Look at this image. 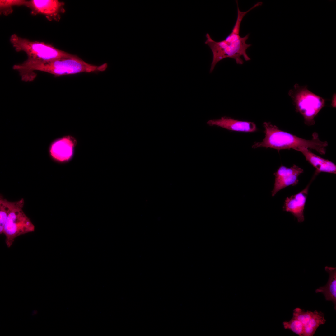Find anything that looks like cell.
<instances>
[{"mask_svg": "<svg viewBox=\"0 0 336 336\" xmlns=\"http://www.w3.org/2000/svg\"><path fill=\"white\" fill-rule=\"evenodd\" d=\"M237 6L236 20L231 32L223 40L219 41L214 40L208 33L206 35V40L205 44L211 49L213 54L210 72H212L217 64L222 60L230 58L235 60L239 65L244 63L242 57L245 61L250 60V58L246 53V50L251 44H247L246 41L248 39L249 34L245 36H240V34L241 22L245 16L253 9L261 6L263 2H259L245 11H241L239 8L238 1H236Z\"/></svg>", "mask_w": 336, "mask_h": 336, "instance_id": "6da1fadb", "label": "cell"}, {"mask_svg": "<svg viewBox=\"0 0 336 336\" xmlns=\"http://www.w3.org/2000/svg\"><path fill=\"white\" fill-rule=\"evenodd\" d=\"M263 125L265 137L262 142H255L252 146L253 148H270L279 152L281 150L291 149L296 151L300 147H305L315 150L321 155L326 153L328 142L321 141L317 132H314L312 139L308 140L282 130L270 122H265Z\"/></svg>", "mask_w": 336, "mask_h": 336, "instance_id": "7a4b0ae2", "label": "cell"}, {"mask_svg": "<svg viewBox=\"0 0 336 336\" xmlns=\"http://www.w3.org/2000/svg\"><path fill=\"white\" fill-rule=\"evenodd\" d=\"M10 41L17 52L24 51L27 59L22 63L14 65L13 69L18 72L33 66L75 55L55 48L43 42L32 41L22 38L15 34H12Z\"/></svg>", "mask_w": 336, "mask_h": 336, "instance_id": "3957f363", "label": "cell"}, {"mask_svg": "<svg viewBox=\"0 0 336 336\" xmlns=\"http://www.w3.org/2000/svg\"><path fill=\"white\" fill-rule=\"evenodd\" d=\"M107 67L106 63L100 66L90 64L75 55L72 57L61 58L33 66L26 70L25 74L29 77H34L36 76L35 72L39 71L58 77L82 72L103 71Z\"/></svg>", "mask_w": 336, "mask_h": 336, "instance_id": "277c9868", "label": "cell"}, {"mask_svg": "<svg viewBox=\"0 0 336 336\" xmlns=\"http://www.w3.org/2000/svg\"><path fill=\"white\" fill-rule=\"evenodd\" d=\"M288 95L293 101L296 111L303 117L304 123L310 126L315 124V117L325 106L326 100L309 90L307 85L296 84Z\"/></svg>", "mask_w": 336, "mask_h": 336, "instance_id": "5b68a950", "label": "cell"}, {"mask_svg": "<svg viewBox=\"0 0 336 336\" xmlns=\"http://www.w3.org/2000/svg\"><path fill=\"white\" fill-rule=\"evenodd\" d=\"M35 230V226L22 208L14 210L8 216L3 228V234L6 237L7 247H10L18 236L34 231Z\"/></svg>", "mask_w": 336, "mask_h": 336, "instance_id": "8992f818", "label": "cell"}, {"mask_svg": "<svg viewBox=\"0 0 336 336\" xmlns=\"http://www.w3.org/2000/svg\"><path fill=\"white\" fill-rule=\"evenodd\" d=\"M64 3L57 0L26 1L25 6L31 10V14L45 16L49 20L59 19L60 14L64 12Z\"/></svg>", "mask_w": 336, "mask_h": 336, "instance_id": "52a82bcc", "label": "cell"}, {"mask_svg": "<svg viewBox=\"0 0 336 336\" xmlns=\"http://www.w3.org/2000/svg\"><path fill=\"white\" fill-rule=\"evenodd\" d=\"M303 172L302 169L295 164L290 168L282 164L274 173L275 179L272 196H274L279 191L287 186L297 184L298 176Z\"/></svg>", "mask_w": 336, "mask_h": 336, "instance_id": "ba28073f", "label": "cell"}, {"mask_svg": "<svg viewBox=\"0 0 336 336\" xmlns=\"http://www.w3.org/2000/svg\"><path fill=\"white\" fill-rule=\"evenodd\" d=\"M76 144V140L73 137H63L51 143L49 148V154L53 159L57 162H68L73 157Z\"/></svg>", "mask_w": 336, "mask_h": 336, "instance_id": "9c48e42d", "label": "cell"}, {"mask_svg": "<svg viewBox=\"0 0 336 336\" xmlns=\"http://www.w3.org/2000/svg\"><path fill=\"white\" fill-rule=\"evenodd\" d=\"M314 179L313 177L310 182L302 190L290 197H287L285 200L283 210L290 212L297 218L298 222H303L304 220V210L309 188Z\"/></svg>", "mask_w": 336, "mask_h": 336, "instance_id": "30bf717a", "label": "cell"}, {"mask_svg": "<svg viewBox=\"0 0 336 336\" xmlns=\"http://www.w3.org/2000/svg\"><path fill=\"white\" fill-rule=\"evenodd\" d=\"M207 124L211 126H217L229 130L240 132H253L257 130L254 122L239 120L226 116L218 119L210 120Z\"/></svg>", "mask_w": 336, "mask_h": 336, "instance_id": "8fae6325", "label": "cell"}, {"mask_svg": "<svg viewBox=\"0 0 336 336\" xmlns=\"http://www.w3.org/2000/svg\"><path fill=\"white\" fill-rule=\"evenodd\" d=\"M308 148L301 147L296 151H300L304 156L306 160L315 169L314 176L321 172L336 174V165L331 161L323 158L312 152Z\"/></svg>", "mask_w": 336, "mask_h": 336, "instance_id": "7c38bea8", "label": "cell"}, {"mask_svg": "<svg viewBox=\"0 0 336 336\" xmlns=\"http://www.w3.org/2000/svg\"><path fill=\"white\" fill-rule=\"evenodd\" d=\"M325 271L329 274L328 280L325 285L320 287L315 290V292L321 293L327 301H332L336 306V268L326 266Z\"/></svg>", "mask_w": 336, "mask_h": 336, "instance_id": "4fadbf2b", "label": "cell"}, {"mask_svg": "<svg viewBox=\"0 0 336 336\" xmlns=\"http://www.w3.org/2000/svg\"><path fill=\"white\" fill-rule=\"evenodd\" d=\"M24 200L21 199L16 202H10L0 198V234H3V228L7 219L9 214L14 210L22 208Z\"/></svg>", "mask_w": 336, "mask_h": 336, "instance_id": "5bb4252c", "label": "cell"}, {"mask_svg": "<svg viewBox=\"0 0 336 336\" xmlns=\"http://www.w3.org/2000/svg\"><path fill=\"white\" fill-rule=\"evenodd\" d=\"M326 321L323 313L316 310L313 312L309 322L304 328L303 336H313L319 326L324 324Z\"/></svg>", "mask_w": 336, "mask_h": 336, "instance_id": "9a60e30c", "label": "cell"}, {"mask_svg": "<svg viewBox=\"0 0 336 336\" xmlns=\"http://www.w3.org/2000/svg\"><path fill=\"white\" fill-rule=\"evenodd\" d=\"M283 324L285 329L290 330L299 336H303V326L299 320L294 317H292L289 321L283 322Z\"/></svg>", "mask_w": 336, "mask_h": 336, "instance_id": "2e32d148", "label": "cell"}, {"mask_svg": "<svg viewBox=\"0 0 336 336\" xmlns=\"http://www.w3.org/2000/svg\"><path fill=\"white\" fill-rule=\"evenodd\" d=\"M0 12L3 14L7 15L12 12V7L14 6H25V0H0Z\"/></svg>", "mask_w": 336, "mask_h": 336, "instance_id": "e0dca14e", "label": "cell"}]
</instances>
